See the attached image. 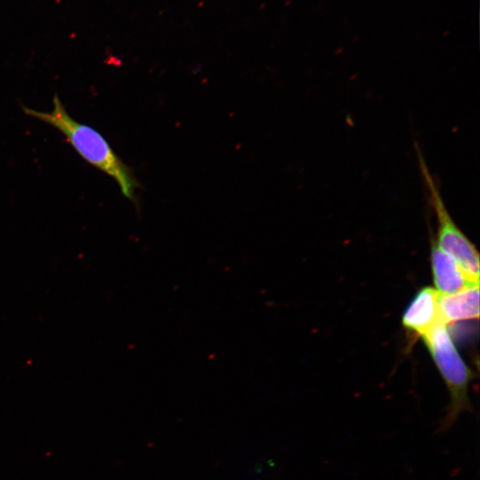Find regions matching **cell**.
<instances>
[{
    "mask_svg": "<svg viewBox=\"0 0 480 480\" xmlns=\"http://www.w3.org/2000/svg\"><path fill=\"white\" fill-rule=\"evenodd\" d=\"M439 321L444 325L479 317V284L438 297Z\"/></svg>",
    "mask_w": 480,
    "mask_h": 480,
    "instance_id": "5b68a950",
    "label": "cell"
},
{
    "mask_svg": "<svg viewBox=\"0 0 480 480\" xmlns=\"http://www.w3.org/2000/svg\"><path fill=\"white\" fill-rule=\"evenodd\" d=\"M22 109L26 115L60 131L85 162L114 179L122 194L136 204V190L140 183L132 169L97 130L74 119L57 94L53 97L52 111H38L28 107H22Z\"/></svg>",
    "mask_w": 480,
    "mask_h": 480,
    "instance_id": "6da1fadb",
    "label": "cell"
},
{
    "mask_svg": "<svg viewBox=\"0 0 480 480\" xmlns=\"http://www.w3.org/2000/svg\"><path fill=\"white\" fill-rule=\"evenodd\" d=\"M421 338L450 395L445 416L439 421L437 428L438 433H444L455 425L462 412H472L468 385L474 374L458 352L446 325L439 322Z\"/></svg>",
    "mask_w": 480,
    "mask_h": 480,
    "instance_id": "7a4b0ae2",
    "label": "cell"
},
{
    "mask_svg": "<svg viewBox=\"0 0 480 480\" xmlns=\"http://www.w3.org/2000/svg\"><path fill=\"white\" fill-rule=\"evenodd\" d=\"M431 266L436 291L440 295L454 293L473 284L457 262L432 240Z\"/></svg>",
    "mask_w": 480,
    "mask_h": 480,
    "instance_id": "8992f818",
    "label": "cell"
},
{
    "mask_svg": "<svg viewBox=\"0 0 480 480\" xmlns=\"http://www.w3.org/2000/svg\"><path fill=\"white\" fill-rule=\"evenodd\" d=\"M439 293L432 287L421 288L406 308L402 324L408 331L422 337L439 323Z\"/></svg>",
    "mask_w": 480,
    "mask_h": 480,
    "instance_id": "277c9868",
    "label": "cell"
},
{
    "mask_svg": "<svg viewBox=\"0 0 480 480\" xmlns=\"http://www.w3.org/2000/svg\"><path fill=\"white\" fill-rule=\"evenodd\" d=\"M415 148L429 203L438 223L436 244L457 262L470 282L479 284V254L450 215L438 186L416 143Z\"/></svg>",
    "mask_w": 480,
    "mask_h": 480,
    "instance_id": "3957f363",
    "label": "cell"
}]
</instances>
